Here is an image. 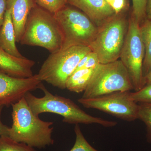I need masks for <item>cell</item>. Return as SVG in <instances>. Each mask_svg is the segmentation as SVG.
Masks as SVG:
<instances>
[{
    "mask_svg": "<svg viewBox=\"0 0 151 151\" xmlns=\"http://www.w3.org/2000/svg\"><path fill=\"white\" fill-rule=\"evenodd\" d=\"M12 106L13 123L9 129V137L18 142L39 149L54 144L52 137L53 122L44 121L35 115L24 97Z\"/></svg>",
    "mask_w": 151,
    "mask_h": 151,
    "instance_id": "cell-1",
    "label": "cell"
},
{
    "mask_svg": "<svg viewBox=\"0 0 151 151\" xmlns=\"http://www.w3.org/2000/svg\"><path fill=\"white\" fill-rule=\"evenodd\" d=\"M38 88L44 94L43 97H36L30 92L24 96L31 110L36 116L44 113H54L62 116L63 122L64 123L75 125L96 124L108 128L117 125V122L87 114L70 99L52 94L42 82L39 85Z\"/></svg>",
    "mask_w": 151,
    "mask_h": 151,
    "instance_id": "cell-2",
    "label": "cell"
},
{
    "mask_svg": "<svg viewBox=\"0 0 151 151\" xmlns=\"http://www.w3.org/2000/svg\"><path fill=\"white\" fill-rule=\"evenodd\" d=\"M20 43L23 45L39 46L50 53L62 49V32L54 14L37 5L29 15Z\"/></svg>",
    "mask_w": 151,
    "mask_h": 151,
    "instance_id": "cell-3",
    "label": "cell"
},
{
    "mask_svg": "<svg viewBox=\"0 0 151 151\" xmlns=\"http://www.w3.org/2000/svg\"><path fill=\"white\" fill-rule=\"evenodd\" d=\"M92 51L89 46L73 45L51 53L37 73L40 80L61 89L82 58Z\"/></svg>",
    "mask_w": 151,
    "mask_h": 151,
    "instance_id": "cell-4",
    "label": "cell"
},
{
    "mask_svg": "<svg viewBox=\"0 0 151 151\" xmlns=\"http://www.w3.org/2000/svg\"><path fill=\"white\" fill-rule=\"evenodd\" d=\"M124 12L115 14L98 27L96 36L89 45L100 63L114 62L120 58L129 25Z\"/></svg>",
    "mask_w": 151,
    "mask_h": 151,
    "instance_id": "cell-5",
    "label": "cell"
},
{
    "mask_svg": "<svg viewBox=\"0 0 151 151\" xmlns=\"http://www.w3.org/2000/svg\"><path fill=\"white\" fill-rule=\"evenodd\" d=\"M54 15L62 32V49L73 45L89 46L94 40L98 27L80 10L68 4Z\"/></svg>",
    "mask_w": 151,
    "mask_h": 151,
    "instance_id": "cell-6",
    "label": "cell"
},
{
    "mask_svg": "<svg viewBox=\"0 0 151 151\" xmlns=\"http://www.w3.org/2000/svg\"><path fill=\"white\" fill-rule=\"evenodd\" d=\"M134 89L128 71L120 59L100 63L94 73L82 98H94L116 92Z\"/></svg>",
    "mask_w": 151,
    "mask_h": 151,
    "instance_id": "cell-7",
    "label": "cell"
},
{
    "mask_svg": "<svg viewBox=\"0 0 151 151\" xmlns=\"http://www.w3.org/2000/svg\"><path fill=\"white\" fill-rule=\"evenodd\" d=\"M145 56V46L139 24L131 16L119 58L128 71L135 91L140 90L145 85L142 71Z\"/></svg>",
    "mask_w": 151,
    "mask_h": 151,
    "instance_id": "cell-8",
    "label": "cell"
},
{
    "mask_svg": "<svg viewBox=\"0 0 151 151\" xmlns=\"http://www.w3.org/2000/svg\"><path fill=\"white\" fill-rule=\"evenodd\" d=\"M78 103L86 108L96 109L127 122L138 119V103L132 100L130 91L116 92L94 98L81 97Z\"/></svg>",
    "mask_w": 151,
    "mask_h": 151,
    "instance_id": "cell-9",
    "label": "cell"
},
{
    "mask_svg": "<svg viewBox=\"0 0 151 151\" xmlns=\"http://www.w3.org/2000/svg\"><path fill=\"white\" fill-rule=\"evenodd\" d=\"M41 82L37 74L29 78H16L0 69V105L9 106L17 103L28 92L38 88Z\"/></svg>",
    "mask_w": 151,
    "mask_h": 151,
    "instance_id": "cell-10",
    "label": "cell"
},
{
    "mask_svg": "<svg viewBox=\"0 0 151 151\" xmlns=\"http://www.w3.org/2000/svg\"><path fill=\"white\" fill-rule=\"evenodd\" d=\"M68 4L83 12L97 27L116 14L106 0H69Z\"/></svg>",
    "mask_w": 151,
    "mask_h": 151,
    "instance_id": "cell-11",
    "label": "cell"
},
{
    "mask_svg": "<svg viewBox=\"0 0 151 151\" xmlns=\"http://www.w3.org/2000/svg\"><path fill=\"white\" fill-rule=\"evenodd\" d=\"M35 64L33 60L13 56L0 47V69L6 74L16 78H29L34 75Z\"/></svg>",
    "mask_w": 151,
    "mask_h": 151,
    "instance_id": "cell-12",
    "label": "cell"
},
{
    "mask_svg": "<svg viewBox=\"0 0 151 151\" xmlns=\"http://www.w3.org/2000/svg\"><path fill=\"white\" fill-rule=\"evenodd\" d=\"M37 5L35 0H7V8L10 9L17 42H20L30 12Z\"/></svg>",
    "mask_w": 151,
    "mask_h": 151,
    "instance_id": "cell-13",
    "label": "cell"
},
{
    "mask_svg": "<svg viewBox=\"0 0 151 151\" xmlns=\"http://www.w3.org/2000/svg\"><path fill=\"white\" fill-rule=\"evenodd\" d=\"M15 32L10 9L7 8L4 19L0 28V47L9 54L19 58H25L17 48Z\"/></svg>",
    "mask_w": 151,
    "mask_h": 151,
    "instance_id": "cell-14",
    "label": "cell"
},
{
    "mask_svg": "<svg viewBox=\"0 0 151 151\" xmlns=\"http://www.w3.org/2000/svg\"><path fill=\"white\" fill-rule=\"evenodd\" d=\"M94 68H83L75 70L68 78L66 89L76 93L84 92L92 78Z\"/></svg>",
    "mask_w": 151,
    "mask_h": 151,
    "instance_id": "cell-15",
    "label": "cell"
},
{
    "mask_svg": "<svg viewBox=\"0 0 151 151\" xmlns=\"http://www.w3.org/2000/svg\"><path fill=\"white\" fill-rule=\"evenodd\" d=\"M141 36L145 48L143 64L144 78L151 68V19H147L140 25Z\"/></svg>",
    "mask_w": 151,
    "mask_h": 151,
    "instance_id": "cell-16",
    "label": "cell"
},
{
    "mask_svg": "<svg viewBox=\"0 0 151 151\" xmlns=\"http://www.w3.org/2000/svg\"><path fill=\"white\" fill-rule=\"evenodd\" d=\"M0 151H36L24 143L18 142L8 136H0Z\"/></svg>",
    "mask_w": 151,
    "mask_h": 151,
    "instance_id": "cell-17",
    "label": "cell"
},
{
    "mask_svg": "<svg viewBox=\"0 0 151 151\" xmlns=\"http://www.w3.org/2000/svg\"><path fill=\"white\" fill-rule=\"evenodd\" d=\"M138 105V119L145 124L147 141L151 144V103H139Z\"/></svg>",
    "mask_w": 151,
    "mask_h": 151,
    "instance_id": "cell-18",
    "label": "cell"
},
{
    "mask_svg": "<svg viewBox=\"0 0 151 151\" xmlns=\"http://www.w3.org/2000/svg\"><path fill=\"white\" fill-rule=\"evenodd\" d=\"M148 0H132V9L131 16L140 25L147 19V7Z\"/></svg>",
    "mask_w": 151,
    "mask_h": 151,
    "instance_id": "cell-19",
    "label": "cell"
},
{
    "mask_svg": "<svg viewBox=\"0 0 151 151\" xmlns=\"http://www.w3.org/2000/svg\"><path fill=\"white\" fill-rule=\"evenodd\" d=\"M74 130L76 141L73 147L69 151H99L88 143L82 134L78 124L75 125Z\"/></svg>",
    "mask_w": 151,
    "mask_h": 151,
    "instance_id": "cell-20",
    "label": "cell"
},
{
    "mask_svg": "<svg viewBox=\"0 0 151 151\" xmlns=\"http://www.w3.org/2000/svg\"><path fill=\"white\" fill-rule=\"evenodd\" d=\"M40 6L52 14H54L68 4L69 0H35Z\"/></svg>",
    "mask_w": 151,
    "mask_h": 151,
    "instance_id": "cell-21",
    "label": "cell"
},
{
    "mask_svg": "<svg viewBox=\"0 0 151 151\" xmlns=\"http://www.w3.org/2000/svg\"><path fill=\"white\" fill-rule=\"evenodd\" d=\"M130 97L137 103H151V84L145 85L137 91L130 92Z\"/></svg>",
    "mask_w": 151,
    "mask_h": 151,
    "instance_id": "cell-22",
    "label": "cell"
},
{
    "mask_svg": "<svg viewBox=\"0 0 151 151\" xmlns=\"http://www.w3.org/2000/svg\"><path fill=\"white\" fill-rule=\"evenodd\" d=\"M129 4L128 0H114L110 6L115 14H117L124 12L127 9Z\"/></svg>",
    "mask_w": 151,
    "mask_h": 151,
    "instance_id": "cell-23",
    "label": "cell"
},
{
    "mask_svg": "<svg viewBox=\"0 0 151 151\" xmlns=\"http://www.w3.org/2000/svg\"><path fill=\"white\" fill-rule=\"evenodd\" d=\"M100 63V60L97 55L93 52L91 51L89 53V58L84 68H95Z\"/></svg>",
    "mask_w": 151,
    "mask_h": 151,
    "instance_id": "cell-24",
    "label": "cell"
},
{
    "mask_svg": "<svg viewBox=\"0 0 151 151\" xmlns=\"http://www.w3.org/2000/svg\"><path fill=\"white\" fill-rule=\"evenodd\" d=\"M7 9V0H0V28L4 19Z\"/></svg>",
    "mask_w": 151,
    "mask_h": 151,
    "instance_id": "cell-25",
    "label": "cell"
},
{
    "mask_svg": "<svg viewBox=\"0 0 151 151\" xmlns=\"http://www.w3.org/2000/svg\"><path fill=\"white\" fill-rule=\"evenodd\" d=\"M4 106V105H0V136H8L9 127L6 125H4L1 120V115L3 108Z\"/></svg>",
    "mask_w": 151,
    "mask_h": 151,
    "instance_id": "cell-26",
    "label": "cell"
},
{
    "mask_svg": "<svg viewBox=\"0 0 151 151\" xmlns=\"http://www.w3.org/2000/svg\"><path fill=\"white\" fill-rule=\"evenodd\" d=\"M147 19H151V0H148L147 4Z\"/></svg>",
    "mask_w": 151,
    "mask_h": 151,
    "instance_id": "cell-27",
    "label": "cell"
},
{
    "mask_svg": "<svg viewBox=\"0 0 151 151\" xmlns=\"http://www.w3.org/2000/svg\"><path fill=\"white\" fill-rule=\"evenodd\" d=\"M145 85L151 84V68L148 73L145 77Z\"/></svg>",
    "mask_w": 151,
    "mask_h": 151,
    "instance_id": "cell-28",
    "label": "cell"
},
{
    "mask_svg": "<svg viewBox=\"0 0 151 151\" xmlns=\"http://www.w3.org/2000/svg\"><path fill=\"white\" fill-rule=\"evenodd\" d=\"M106 1L108 3V4L110 5H111V4H112V3L113 2L114 0H106Z\"/></svg>",
    "mask_w": 151,
    "mask_h": 151,
    "instance_id": "cell-29",
    "label": "cell"
},
{
    "mask_svg": "<svg viewBox=\"0 0 151 151\" xmlns=\"http://www.w3.org/2000/svg\"><path fill=\"white\" fill-rule=\"evenodd\" d=\"M112 151V150H111V151Z\"/></svg>",
    "mask_w": 151,
    "mask_h": 151,
    "instance_id": "cell-30",
    "label": "cell"
}]
</instances>
